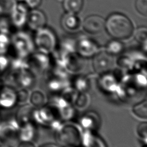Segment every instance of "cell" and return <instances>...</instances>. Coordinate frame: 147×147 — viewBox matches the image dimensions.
Here are the masks:
<instances>
[{
	"instance_id": "35",
	"label": "cell",
	"mask_w": 147,
	"mask_h": 147,
	"mask_svg": "<svg viewBox=\"0 0 147 147\" xmlns=\"http://www.w3.org/2000/svg\"><path fill=\"white\" fill-rule=\"evenodd\" d=\"M142 147H146V143H144V145H143Z\"/></svg>"
},
{
	"instance_id": "12",
	"label": "cell",
	"mask_w": 147,
	"mask_h": 147,
	"mask_svg": "<svg viewBox=\"0 0 147 147\" xmlns=\"http://www.w3.org/2000/svg\"><path fill=\"white\" fill-rule=\"evenodd\" d=\"M80 147H107V144L95 132L85 130L81 137Z\"/></svg>"
},
{
	"instance_id": "31",
	"label": "cell",
	"mask_w": 147,
	"mask_h": 147,
	"mask_svg": "<svg viewBox=\"0 0 147 147\" xmlns=\"http://www.w3.org/2000/svg\"><path fill=\"white\" fill-rule=\"evenodd\" d=\"M41 0H26V5L31 9H36L40 5Z\"/></svg>"
},
{
	"instance_id": "22",
	"label": "cell",
	"mask_w": 147,
	"mask_h": 147,
	"mask_svg": "<svg viewBox=\"0 0 147 147\" xmlns=\"http://www.w3.org/2000/svg\"><path fill=\"white\" fill-rule=\"evenodd\" d=\"M132 112L135 116L140 119L146 120L147 119V101L144 99L134 105Z\"/></svg>"
},
{
	"instance_id": "28",
	"label": "cell",
	"mask_w": 147,
	"mask_h": 147,
	"mask_svg": "<svg viewBox=\"0 0 147 147\" xmlns=\"http://www.w3.org/2000/svg\"><path fill=\"white\" fill-rule=\"evenodd\" d=\"M10 44V39L7 34L0 33V53H3Z\"/></svg>"
},
{
	"instance_id": "5",
	"label": "cell",
	"mask_w": 147,
	"mask_h": 147,
	"mask_svg": "<svg viewBox=\"0 0 147 147\" xmlns=\"http://www.w3.org/2000/svg\"><path fill=\"white\" fill-rule=\"evenodd\" d=\"M92 67L96 73L103 75L112 69L114 65V56L105 51H99L92 57Z\"/></svg>"
},
{
	"instance_id": "32",
	"label": "cell",
	"mask_w": 147,
	"mask_h": 147,
	"mask_svg": "<svg viewBox=\"0 0 147 147\" xmlns=\"http://www.w3.org/2000/svg\"><path fill=\"white\" fill-rule=\"evenodd\" d=\"M18 147H36V146L30 141H21Z\"/></svg>"
},
{
	"instance_id": "17",
	"label": "cell",
	"mask_w": 147,
	"mask_h": 147,
	"mask_svg": "<svg viewBox=\"0 0 147 147\" xmlns=\"http://www.w3.org/2000/svg\"><path fill=\"white\" fill-rule=\"evenodd\" d=\"M101 75L102 77L100 78V88L106 92L114 93L116 91V89L119 87V86L115 76L111 75L109 72Z\"/></svg>"
},
{
	"instance_id": "3",
	"label": "cell",
	"mask_w": 147,
	"mask_h": 147,
	"mask_svg": "<svg viewBox=\"0 0 147 147\" xmlns=\"http://www.w3.org/2000/svg\"><path fill=\"white\" fill-rule=\"evenodd\" d=\"M33 40L38 51L47 54L54 52L58 44L54 31L47 27L36 31Z\"/></svg>"
},
{
	"instance_id": "20",
	"label": "cell",
	"mask_w": 147,
	"mask_h": 147,
	"mask_svg": "<svg viewBox=\"0 0 147 147\" xmlns=\"http://www.w3.org/2000/svg\"><path fill=\"white\" fill-rule=\"evenodd\" d=\"M72 88L78 93L88 92L90 88V82L86 76L79 75L74 80Z\"/></svg>"
},
{
	"instance_id": "21",
	"label": "cell",
	"mask_w": 147,
	"mask_h": 147,
	"mask_svg": "<svg viewBox=\"0 0 147 147\" xmlns=\"http://www.w3.org/2000/svg\"><path fill=\"white\" fill-rule=\"evenodd\" d=\"M63 5L67 12L77 14L82 9L83 0H64Z\"/></svg>"
},
{
	"instance_id": "10",
	"label": "cell",
	"mask_w": 147,
	"mask_h": 147,
	"mask_svg": "<svg viewBox=\"0 0 147 147\" xmlns=\"http://www.w3.org/2000/svg\"><path fill=\"white\" fill-rule=\"evenodd\" d=\"M61 26L64 31L69 33H74L80 29L82 27V23L76 14L67 12L61 17Z\"/></svg>"
},
{
	"instance_id": "27",
	"label": "cell",
	"mask_w": 147,
	"mask_h": 147,
	"mask_svg": "<svg viewBox=\"0 0 147 147\" xmlns=\"http://www.w3.org/2000/svg\"><path fill=\"white\" fill-rule=\"evenodd\" d=\"M136 8L140 14L147 16V0H136Z\"/></svg>"
},
{
	"instance_id": "24",
	"label": "cell",
	"mask_w": 147,
	"mask_h": 147,
	"mask_svg": "<svg viewBox=\"0 0 147 147\" xmlns=\"http://www.w3.org/2000/svg\"><path fill=\"white\" fill-rule=\"evenodd\" d=\"M134 39L137 42L142 46L143 51H146V40H147V29L145 27L138 28L134 35Z\"/></svg>"
},
{
	"instance_id": "14",
	"label": "cell",
	"mask_w": 147,
	"mask_h": 147,
	"mask_svg": "<svg viewBox=\"0 0 147 147\" xmlns=\"http://www.w3.org/2000/svg\"><path fill=\"white\" fill-rule=\"evenodd\" d=\"M30 56L29 63L30 66H28L29 67H33L39 71H44L49 67L50 62L47 54L39 51V52L34 54L32 52Z\"/></svg>"
},
{
	"instance_id": "18",
	"label": "cell",
	"mask_w": 147,
	"mask_h": 147,
	"mask_svg": "<svg viewBox=\"0 0 147 147\" xmlns=\"http://www.w3.org/2000/svg\"><path fill=\"white\" fill-rule=\"evenodd\" d=\"M125 50V45L122 41L112 39L107 43L104 51L112 56L121 54Z\"/></svg>"
},
{
	"instance_id": "9",
	"label": "cell",
	"mask_w": 147,
	"mask_h": 147,
	"mask_svg": "<svg viewBox=\"0 0 147 147\" xmlns=\"http://www.w3.org/2000/svg\"><path fill=\"white\" fill-rule=\"evenodd\" d=\"M28 28L36 31L46 27L47 17L44 13L38 9H34L28 13L27 22Z\"/></svg>"
},
{
	"instance_id": "33",
	"label": "cell",
	"mask_w": 147,
	"mask_h": 147,
	"mask_svg": "<svg viewBox=\"0 0 147 147\" xmlns=\"http://www.w3.org/2000/svg\"><path fill=\"white\" fill-rule=\"evenodd\" d=\"M41 147H58L57 145H52V144H49V145H43Z\"/></svg>"
},
{
	"instance_id": "4",
	"label": "cell",
	"mask_w": 147,
	"mask_h": 147,
	"mask_svg": "<svg viewBox=\"0 0 147 147\" xmlns=\"http://www.w3.org/2000/svg\"><path fill=\"white\" fill-rule=\"evenodd\" d=\"M12 46L18 54V59H24L32 53L34 44L32 38L27 33H17L12 39Z\"/></svg>"
},
{
	"instance_id": "13",
	"label": "cell",
	"mask_w": 147,
	"mask_h": 147,
	"mask_svg": "<svg viewBox=\"0 0 147 147\" xmlns=\"http://www.w3.org/2000/svg\"><path fill=\"white\" fill-rule=\"evenodd\" d=\"M27 5L25 3L16 5L12 11V24L16 27H22L27 22L28 15Z\"/></svg>"
},
{
	"instance_id": "30",
	"label": "cell",
	"mask_w": 147,
	"mask_h": 147,
	"mask_svg": "<svg viewBox=\"0 0 147 147\" xmlns=\"http://www.w3.org/2000/svg\"><path fill=\"white\" fill-rule=\"evenodd\" d=\"M9 65V60L4 55L0 54V72H2L6 69Z\"/></svg>"
},
{
	"instance_id": "23",
	"label": "cell",
	"mask_w": 147,
	"mask_h": 147,
	"mask_svg": "<svg viewBox=\"0 0 147 147\" xmlns=\"http://www.w3.org/2000/svg\"><path fill=\"white\" fill-rule=\"evenodd\" d=\"M90 103V97L88 92H80L78 93L74 104L78 108L84 110L89 106Z\"/></svg>"
},
{
	"instance_id": "16",
	"label": "cell",
	"mask_w": 147,
	"mask_h": 147,
	"mask_svg": "<svg viewBox=\"0 0 147 147\" xmlns=\"http://www.w3.org/2000/svg\"><path fill=\"white\" fill-rule=\"evenodd\" d=\"M18 132V139L21 141H32L37 135L36 128L32 122L21 126Z\"/></svg>"
},
{
	"instance_id": "15",
	"label": "cell",
	"mask_w": 147,
	"mask_h": 147,
	"mask_svg": "<svg viewBox=\"0 0 147 147\" xmlns=\"http://www.w3.org/2000/svg\"><path fill=\"white\" fill-rule=\"evenodd\" d=\"M34 110V108L28 104L21 106L16 114V122L17 124L21 127L26 123L32 122Z\"/></svg>"
},
{
	"instance_id": "8",
	"label": "cell",
	"mask_w": 147,
	"mask_h": 147,
	"mask_svg": "<svg viewBox=\"0 0 147 147\" xmlns=\"http://www.w3.org/2000/svg\"><path fill=\"white\" fill-rule=\"evenodd\" d=\"M101 123V118L98 113L88 111L81 115L79 125L82 130L96 132L100 127Z\"/></svg>"
},
{
	"instance_id": "6",
	"label": "cell",
	"mask_w": 147,
	"mask_h": 147,
	"mask_svg": "<svg viewBox=\"0 0 147 147\" xmlns=\"http://www.w3.org/2000/svg\"><path fill=\"white\" fill-rule=\"evenodd\" d=\"M76 52L83 59H90L100 51L98 43L92 39L83 37L76 42Z\"/></svg>"
},
{
	"instance_id": "34",
	"label": "cell",
	"mask_w": 147,
	"mask_h": 147,
	"mask_svg": "<svg viewBox=\"0 0 147 147\" xmlns=\"http://www.w3.org/2000/svg\"><path fill=\"white\" fill-rule=\"evenodd\" d=\"M0 147H10V146H7V145H3V146H1Z\"/></svg>"
},
{
	"instance_id": "1",
	"label": "cell",
	"mask_w": 147,
	"mask_h": 147,
	"mask_svg": "<svg viewBox=\"0 0 147 147\" xmlns=\"http://www.w3.org/2000/svg\"><path fill=\"white\" fill-rule=\"evenodd\" d=\"M105 29L112 39L125 40L134 33V25L131 20L121 13H113L105 20Z\"/></svg>"
},
{
	"instance_id": "26",
	"label": "cell",
	"mask_w": 147,
	"mask_h": 147,
	"mask_svg": "<svg viewBox=\"0 0 147 147\" xmlns=\"http://www.w3.org/2000/svg\"><path fill=\"white\" fill-rule=\"evenodd\" d=\"M17 103L24 104L29 101L30 93H28L27 89L22 88L16 92Z\"/></svg>"
},
{
	"instance_id": "36",
	"label": "cell",
	"mask_w": 147,
	"mask_h": 147,
	"mask_svg": "<svg viewBox=\"0 0 147 147\" xmlns=\"http://www.w3.org/2000/svg\"><path fill=\"white\" fill-rule=\"evenodd\" d=\"M1 12V9H0V13Z\"/></svg>"
},
{
	"instance_id": "19",
	"label": "cell",
	"mask_w": 147,
	"mask_h": 147,
	"mask_svg": "<svg viewBox=\"0 0 147 147\" xmlns=\"http://www.w3.org/2000/svg\"><path fill=\"white\" fill-rule=\"evenodd\" d=\"M29 101L34 108H40L47 104V99L42 91L35 90L30 94Z\"/></svg>"
},
{
	"instance_id": "29",
	"label": "cell",
	"mask_w": 147,
	"mask_h": 147,
	"mask_svg": "<svg viewBox=\"0 0 147 147\" xmlns=\"http://www.w3.org/2000/svg\"><path fill=\"white\" fill-rule=\"evenodd\" d=\"M10 31V23L6 18H0V33L7 34Z\"/></svg>"
},
{
	"instance_id": "25",
	"label": "cell",
	"mask_w": 147,
	"mask_h": 147,
	"mask_svg": "<svg viewBox=\"0 0 147 147\" xmlns=\"http://www.w3.org/2000/svg\"><path fill=\"white\" fill-rule=\"evenodd\" d=\"M136 132L138 137L142 140L144 143H146L147 139V123L146 121L141 122L136 128Z\"/></svg>"
},
{
	"instance_id": "7",
	"label": "cell",
	"mask_w": 147,
	"mask_h": 147,
	"mask_svg": "<svg viewBox=\"0 0 147 147\" xmlns=\"http://www.w3.org/2000/svg\"><path fill=\"white\" fill-rule=\"evenodd\" d=\"M105 20L99 15H90L86 17L82 23L83 30L89 35H98L105 30Z\"/></svg>"
},
{
	"instance_id": "2",
	"label": "cell",
	"mask_w": 147,
	"mask_h": 147,
	"mask_svg": "<svg viewBox=\"0 0 147 147\" xmlns=\"http://www.w3.org/2000/svg\"><path fill=\"white\" fill-rule=\"evenodd\" d=\"M82 130L79 125L70 122L60 124L56 128V141L59 145L64 147H79L83 134Z\"/></svg>"
},
{
	"instance_id": "11",
	"label": "cell",
	"mask_w": 147,
	"mask_h": 147,
	"mask_svg": "<svg viewBox=\"0 0 147 147\" xmlns=\"http://www.w3.org/2000/svg\"><path fill=\"white\" fill-rule=\"evenodd\" d=\"M17 103L16 91L9 86L0 89V106L3 108H11Z\"/></svg>"
}]
</instances>
